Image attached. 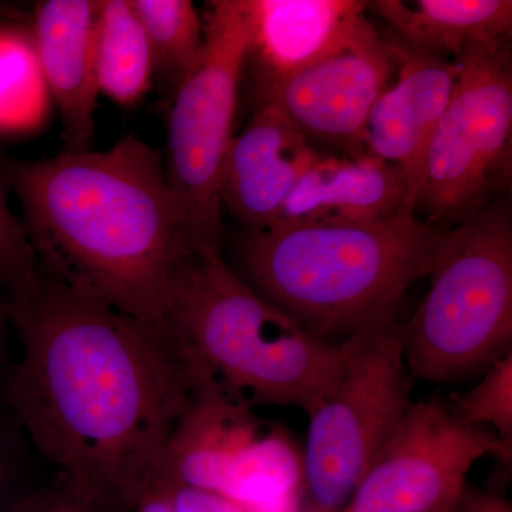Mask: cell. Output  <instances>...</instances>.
<instances>
[{
    "label": "cell",
    "instance_id": "obj_21",
    "mask_svg": "<svg viewBox=\"0 0 512 512\" xmlns=\"http://www.w3.org/2000/svg\"><path fill=\"white\" fill-rule=\"evenodd\" d=\"M450 407L468 426L495 430L498 441L512 451V350L491 363L480 382Z\"/></svg>",
    "mask_w": 512,
    "mask_h": 512
},
{
    "label": "cell",
    "instance_id": "obj_8",
    "mask_svg": "<svg viewBox=\"0 0 512 512\" xmlns=\"http://www.w3.org/2000/svg\"><path fill=\"white\" fill-rule=\"evenodd\" d=\"M207 6L204 56L170 100L164 158L168 184L198 255L221 252L222 163L234 137L251 43L247 0H214Z\"/></svg>",
    "mask_w": 512,
    "mask_h": 512
},
{
    "label": "cell",
    "instance_id": "obj_25",
    "mask_svg": "<svg viewBox=\"0 0 512 512\" xmlns=\"http://www.w3.org/2000/svg\"><path fill=\"white\" fill-rule=\"evenodd\" d=\"M451 512H512V507L503 494L478 490L467 484Z\"/></svg>",
    "mask_w": 512,
    "mask_h": 512
},
{
    "label": "cell",
    "instance_id": "obj_12",
    "mask_svg": "<svg viewBox=\"0 0 512 512\" xmlns=\"http://www.w3.org/2000/svg\"><path fill=\"white\" fill-rule=\"evenodd\" d=\"M384 39L392 49L396 76L370 113L365 148L399 170L406 191L404 214L414 215L427 147L453 96L460 64Z\"/></svg>",
    "mask_w": 512,
    "mask_h": 512
},
{
    "label": "cell",
    "instance_id": "obj_5",
    "mask_svg": "<svg viewBox=\"0 0 512 512\" xmlns=\"http://www.w3.org/2000/svg\"><path fill=\"white\" fill-rule=\"evenodd\" d=\"M429 291L402 325L413 380L451 383L512 350V221L504 200L444 231Z\"/></svg>",
    "mask_w": 512,
    "mask_h": 512
},
{
    "label": "cell",
    "instance_id": "obj_20",
    "mask_svg": "<svg viewBox=\"0 0 512 512\" xmlns=\"http://www.w3.org/2000/svg\"><path fill=\"white\" fill-rule=\"evenodd\" d=\"M57 474L43 460L30 441L25 427L10 409L0 402V512L8 510L26 495L55 480Z\"/></svg>",
    "mask_w": 512,
    "mask_h": 512
},
{
    "label": "cell",
    "instance_id": "obj_27",
    "mask_svg": "<svg viewBox=\"0 0 512 512\" xmlns=\"http://www.w3.org/2000/svg\"><path fill=\"white\" fill-rule=\"evenodd\" d=\"M173 485V478L161 470V473L148 484L131 512H174Z\"/></svg>",
    "mask_w": 512,
    "mask_h": 512
},
{
    "label": "cell",
    "instance_id": "obj_18",
    "mask_svg": "<svg viewBox=\"0 0 512 512\" xmlns=\"http://www.w3.org/2000/svg\"><path fill=\"white\" fill-rule=\"evenodd\" d=\"M96 64L100 94L120 106H134L153 87L150 45L130 0H101Z\"/></svg>",
    "mask_w": 512,
    "mask_h": 512
},
{
    "label": "cell",
    "instance_id": "obj_15",
    "mask_svg": "<svg viewBox=\"0 0 512 512\" xmlns=\"http://www.w3.org/2000/svg\"><path fill=\"white\" fill-rule=\"evenodd\" d=\"M259 97L338 46L366 15L357 0H247Z\"/></svg>",
    "mask_w": 512,
    "mask_h": 512
},
{
    "label": "cell",
    "instance_id": "obj_22",
    "mask_svg": "<svg viewBox=\"0 0 512 512\" xmlns=\"http://www.w3.org/2000/svg\"><path fill=\"white\" fill-rule=\"evenodd\" d=\"M42 276L23 222L10 210L0 175V291L9 301L22 298L40 284Z\"/></svg>",
    "mask_w": 512,
    "mask_h": 512
},
{
    "label": "cell",
    "instance_id": "obj_1",
    "mask_svg": "<svg viewBox=\"0 0 512 512\" xmlns=\"http://www.w3.org/2000/svg\"><path fill=\"white\" fill-rule=\"evenodd\" d=\"M19 342L6 402L57 477L99 512H131L163 470L197 377L167 323L43 274L8 302Z\"/></svg>",
    "mask_w": 512,
    "mask_h": 512
},
{
    "label": "cell",
    "instance_id": "obj_17",
    "mask_svg": "<svg viewBox=\"0 0 512 512\" xmlns=\"http://www.w3.org/2000/svg\"><path fill=\"white\" fill-rule=\"evenodd\" d=\"M367 9L400 45L451 60L511 39V0H376Z\"/></svg>",
    "mask_w": 512,
    "mask_h": 512
},
{
    "label": "cell",
    "instance_id": "obj_2",
    "mask_svg": "<svg viewBox=\"0 0 512 512\" xmlns=\"http://www.w3.org/2000/svg\"><path fill=\"white\" fill-rule=\"evenodd\" d=\"M40 271L117 311L165 323L197 252L163 154L136 136L40 160L0 156Z\"/></svg>",
    "mask_w": 512,
    "mask_h": 512
},
{
    "label": "cell",
    "instance_id": "obj_10",
    "mask_svg": "<svg viewBox=\"0 0 512 512\" xmlns=\"http://www.w3.org/2000/svg\"><path fill=\"white\" fill-rule=\"evenodd\" d=\"M389 43L363 16L338 46L259 97L281 111L313 146L366 151L367 121L392 83Z\"/></svg>",
    "mask_w": 512,
    "mask_h": 512
},
{
    "label": "cell",
    "instance_id": "obj_4",
    "mask_svg": "<svg viewBox=\"0 0 512 512\" xmlns=\"http://www.w3.org/2000/svg\"><path fill=\"white\" fill-rule=\"evenodd\" d=\"M165 323L197 379L211 380L251 407L308 414L346 350V340L315 338L262 298L221 252L192 258Z\"/></svg>",
    "mask_w": 512,
    "mask_h": 512
},
{
    "label": "cell",
    "instance_id": "obj_7",
    "mask_svg": "<svg viewBox=\"0 0 512 512\" xmlns=\"http://www.w3.org/2000/svg\"><path fill=\"white\" fill-rule=\"evenodd\" d=\"M427 147L414 215L441 231L501 201L512 180L510 40L467 50Z\"/></svg>",
    "mask_w": 512,
    "mask_h": 512
},
{
    "label": "cell",
    "instance_id": "obj_3",
    "mask_svg": "<svg viewBox=\"0 0 512 512\" xmlns=\"http://www.w3.org/2000/svg\"><path fill=\"white\" fill-rule=\"evenodd\" d=\"M443 234L413 214L355 225L278 221L244 235L237 274L306 332L338 343L396 313L429 274Z\"/></svg>",
    "mask_w": 512,
    "mask_h": 512
},
{
    "label": "cell",
    "instance_id": "obj_19",
    "mask_svg": "<svg viewBox=\"0 0 512 512\" xmlns=\"http://www.w3.org/2000/svg\"><path fill=\"white\" fill-rule=\"evenodd\" d=\"M130 5L150 45L153 86L171 100L204 56V20L191 0H130Z\"/></svg>",
    "mask_w": 512,
    "mask_h": 512
},
{
    "label": "cell",
    "instance_id": "obj_24",
    "mask_svg": "<svg viewBox=\"0 0 512 512\" xmlns=\"http://www.w3.org/2000/svg\"><path fill=\"white\" fill-rule=\"evenodd\" d=\"M174 512H245L237 504L221 497V495L188 487L177 483L173 485Z\"/></svg>",
    "mask_w": 512,
    "mask_h": 512
},
{
    "label": "cell",
    "instance_id": "obj_14",
    "mask_svg": "<svg viewBox=\"0 0 512 512\" xmlns=\"http://www.w3.org/2000/svg\"><path fill=\"white\" fill-rule=\"evenodd\" d=\"M100 6L101 0H42L33 6V49L62 117L66 153L92 150Z\"/></svg>",
    "mask_w": 512,
    "mask_h": 512
},
{
    "label": "cell",
    "instance_id": "obj_11",
    "mask_svg": "<svg viewBox=\"0 0 512 512\" xmlns=\"http://www.w3.org/2000/svg\"><path fill=\"white\" fill-rule=\"evenodd\" d=\"M259 429L249 404L211 380L198 383L171 440L163 471L177 483L238 503L271 441Z\"/></svg>",
    "mask_w": 512,
    "mask_h": 512
},
{
    "label": "cell",
    "instance_id": "obj_28",
    "mask_svg": "<svg viewBox=\"0 0 512 512\" xmlns=\"http://www.w3.org/2000/svg\"><path fill=\"white\" fill-rule=\"evenodd\" d=\"M3 12H5V8H3L2 5H0V15H2Z\"/></svg>",
    "mask_w": 512,
    "mask_h": 512
},
{
    "label": "cell",
    "instance_id": "obj_13",
    "mask_svg": "<svg viewBox=\"0 0 512 512\" xmlns=\"http://www.w3.org/2000/svg\"><path fill=\"white\" fill-rule=\"evenodd\" d=\"M291 121L272 104H259L239 134H234L222 163V208L247 232L278 222L293 188L320 157Z\"/></svg>",
    "mask_w": 512,
    "mask_h": 512
},
{
    "label": "cell",
    "instance_id": "obj_16",
    "mask_svg": "<svg viewBox=\"0 0 512 512\" xmlns=\"http://www.w3.org/2000/svg\"><path fill=\"white\" fill-rule=\"evenodd\" d=\"M402 175L373 154L325 153L289 194L278 221L369 224L404 214Z\"/></svg>",
    "mask_w": 512,
    "mask_h": 512
},
{
    "label": "cell",
    "instance_id": "obj_9",
    "mask_svg": "<svg viewBox=\"0 0 512 512\" xmlns=\"http://www.w3.org/2000/svg\"><path fill=\"white\" fill-rule=\"evenodd\" d=\"M487 457L511 466L512 451L450 406L413 403L340 512H451Z\"/></svg>",
    "mask_w": 512,
    "mask_h": 512
},
{
    "label": "cell",
    "instance_id": "obj_23",
    "mask_svg": "<svg viewBox=\"0 0 512 512\" xmlns=\"http://www.w3.org/2000/svg\"><path fill=\"white\" fill-rule=\"evenodd\" d=\"M3 512H99L82 500L62 478L33 491Z\"/></svg>",
    "mask_w": 512,
    "mask_h": 512
},
{
    "label": "cell",
    "instance_id": "obj_6",
    "mask_svg": "<svg viewBox=\"0 0 512 512\" xmlns=\"http://www.w3.org/2000/svg\"><path fill=\"white\" fill-rule=\"evenodd\" d=\"M413 377L396 313L346 339L338 372L306 414L301 484L315 512H340L409 412Z\"/></svg>",
    "mask_w": 512,
    "mask_h": 512
},
{
    "label": "cell",
    "instance_id": "obj_26",
    "mask_svg": "<svg viewBox=\"0 0 512 512\" xmlns=\"http://www.w3.org/2000/svg\"><path fill=\"white\" fill-rule=\"evenodd\" d=\"M8 302V296L0 291V402L6 400V390L16 362L10 345V338L15 333L9 318Z\"/></svg>",
    "mask_w": 512,
    "mask_h": 512
}]
</instances>
